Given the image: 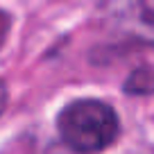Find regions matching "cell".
I'll list each match as a JSON object with an SVG mask.
<instances>
[{
	"label": "cell",
	"instance_id": "obj_1",
	"mask_svg": "<svg viewBox=\"0 0 154 154\" xmlns=\"http://www.w3.org/2000/svg\"><path fill=\"white\" fill-rule=\"evenodd\" d=\"M59 134L70 149L79 154H95L116 140L118 118L104 102L77 100L59 116Z\"/></svg>",
	"mask_w": 154,
	"mask_h": 154
},
{
	"label": "cell",
	"instance_id": "obj_2",
	"mask_svg": "<svg viewBox=\"0 0 154 154\" xmlns=\"http://www.w3.org/2000/svg\"><path fill=\"white\" fill-rule=\"evenodd\" d=\"M7 27H9V18L0 11V43H2V41H5V36H7Z\"/></svg>",
	"mask_w": 154,
	"mask_h": 154
},
{
	"label": "cell",
	"instance_id": "obj_3",
	"mask_svg": "<svg viewBox=\"0 0 154 154\" xmlns=\"http://www.w3.org/2000/svg\"><path fill=\"white\" fill-rule=\"evenodd\" d=\"M5 106V88H2V84H0V109Z\"/></svg>",
	"mask_w": 154,
	"mask_h": 154
}]
</instances>
